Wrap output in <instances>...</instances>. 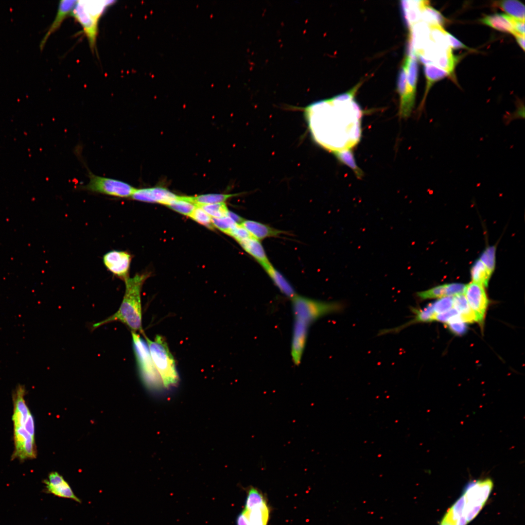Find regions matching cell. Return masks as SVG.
<instances>
[{
  "label": "cell",
  "mask_w": 525,
  "mask_h": 525,
  "mask_svg": "<svg viewBox=\"0 0 525 525\" xmlns=\"http://www.w3.org/2000/svg\"><path fill=\"white\" fill-rule=\"evenodd\" d=\"M359 85L334 98L315 103L307 109L316 140L332 152L350 149L359 141L362 115L354 100Z\"/></svg>",
  "instance_id": "6da1fadb"
},
{
  "label": "cell",
  "mask_w": 525,
  "mask_h": 525,
  "mask_svg": "<svg viewBox=\"0 0 525 525\" xmlns=\"http://www.w3.org/2000/svg\"><path fill=\"white\" fill-rule=\"evenodd\" d=\"M147 277L146 274H138L125 280L124 295L118 310L109 317L94 324L93 327L97 328L106 323L119 321L128 327L132 332L140 331L143 334L140 293Z\"/></svg>",
  "instance_id": "7a4b0ae2"
},
{
  "label": "cell",
  "mask_w": 525,
  "mask_h": 525,
  "mask_svg": "<svg viewBox=\"0 0 525 525\" xmlns=\"http://www.w3.org/2000/svg\"><path fill=\"white\" fill-rule=\"evenodd\" d=\"M145 338L166 394L176 387L179 383V378L174 358L162 336L157 335L154 340H151L145 335Z\"/></svg>",
  "instance_id": "3957f363"
},
{
  "label": "cell",
  "mask_w": 525,
  "mask_h": 525,
  "mask_svg": "<svg viewBox=\"0 0 525 525\" xmlns=\"http://www.w3.org/2000/svg\"><path fill=\"white\" fill-rule=\"evenodd\" d=\"M114 0H78L71 15L80 24L93 53L96 48L98 21L105 9Z\"/></svg>",
  "instance_id": "277c9868"
},
{
  "label": "cell",
  "mask_w": 525,
  "mask_h": 525,
  "mask_svg": "<svg viewBox=\"0 0 525 525\" xmlns=\"http://www.w3.org/2000/svg\"><path fill=\"white\" fill-rule=\"evenodd\" d=\"M294 320L310 327L319 318L342 311L343 304L338 301H323L297 295L291 299Z\"/></svg>",
  "instance_id": "5b68a950"
},
{
  "label": "cell",
  "mask_w": 525,
  "mask_h": 525,
  "mask_svg": "<svg viewBox=\"0 0 525 525\" xmlns=\"http://www.w3.org/2000/svg\"><path fill=\"white\" fill-rule=\"evenodd\" d=\"M134 351L142 380L147 388L157 396L166 394L162 381L152 359L147 343L132 332Z\"/></svg>",
  "instance_id": "8992f818"
},
{
  "label": "cell",
  "mask_w": 525,
  "mask_h": 525,
  "mask_svg": "<svg viewBox=\"0 0 525 525\" xmlns=\"http://www.w3.org/2000/svg\"><path fill=\"white\" fill-rule=\"evenodd\" d=\"M89 181L81 186L82 190L117 198H130L136 188L118 179L99 176L88 172Z\"/></svg>",
  "instance_id": "52a82bcc"
},
{
  "label": "cell",
  "mask_w": 525,
  "mask_h": 525,
  "mask_svg": "<svg viewBox=\"0 0 525 525\" xmlns=\"http://www.w3.org/2000/svg\"><path fill=\"white\" fill-rule=\"evenodd\" d=\"M493 487V483L490 478L469 482L464 489L466 501L464 511L476 505H484Z\"/></svg>",
  "instance_id": "ba28073f"
},
{
  "label": "cell",
  "mask_w": 525,
  "mask_h": 525,
  "mask_svg": "<svg viewBox=\"0 0 525 525\" xmlns=\"http://www.w3.org/2000/svg\"><path fill=\"white\" fill-rule=\"evenodd\" d=\"M464 294L477 322L482 325L489 303L484 286L472 281L466 285Z\"/></svg>",
  "instance_id": "9c48e42d"
},
{
  "label": "cell",
  "mask_w": 525,
  "mask_h": 525,
  "mask_svg": "<svg viewBox=\"0 0 525 525\" xmlns=\"http://www.w3.org/2000/svg\"><path fill=\"white\" fill-rule=\"evenodd\" d=\"M132 257L124 251L112 250L104 255L103 261L105 267L114 276L124 281L129 277Z\"/></svg>",
  "instance_id": "30bf717a"
},
{
  "label": "cell",
  "mask_w": 525,
  "mask_h": 525,
  "mask_svg": "<svg viewBox=\"0 0 525 525\" xmlns=\"http://www.w3.org/2000/svg\"><path fill=\"white\" fill-rule=\"evenodd\" d=\"M178 195L162 187L136 189L131 199L149 203H158L168 206Z\"/></svg>",
  "instance_id": "8fae6325"
},
{
  "label": "cell",
  "mask_w": 525,
  "mask_h": 525,
  "mask_svg": "<svg viewBox=\"0 0 525 525\" xmlns=\"http://www.w3.org/2000/svg\"><path fill=\"white\" fill-rule=\"evenodd\" d=\"M309 328L303 323L294 320L291 354L292 361L296 366H298L301 362L307 342Z\"/></svg>",
  "instance_id": "7c38bea8"
},
{
  "label": "cell",
  "mask_w": 525,
  "mask_h": 525,
  "mask_svg": "<svg viewBox=\"0 0 525 525\" xmlns=\"http://www.w3.org/2000/svg\"><path fill=\"white\" fill-rule=\"evenodd\" d=\"M44 483L48 491L55 496L81 503L80 499L74 494L69 484L58 472H51Z\"/></svg>",
  "instance_id": "4fadbf2b"
},
{
  "label": "cell",
  "mask_w": 525,
  "mask_h": 525,
  "mask_svg": "<svg viewBox=\"0 0 525 525\" xmlns=\"http://www.w3.org/2000/svg\"><path fill=\"white\" fill-rule=\"evenodd\" d=\"M397 91L400 97V116L403 118H408L411 113L415 100L411 97L409 94L406 74L402 65L398 73Z\"/></svg>",
  "instance_id": "5bb4252c"
},
{
  "label": "cell",
  "mask_w": 525,
  "mask_h": 525,
  "mask_svg": "<svg viewBox=\"0 0 525 525\" xmlns=\"http://www.w3.org/2000/svg\"><path fill=\"white\" fill-rule=\"evenodd\" d=\"M78 0H60L56 16L48 29L47 33L41 40L39 48L42 51L49 37L59 28L65 18L71 15Z\"/></svg>",
  "instance_id": "9a60e30c"
},
{
  "label": "cell",
  "mask_w": 525,
  "mask_h": 525,
  "mask_svg": "<svg viewBox=\"0 0 525 525\" xmlns=\"http://www.w3.org/2000/svg\"><path fill=\"white\" fill-rule=\"evenodd\" d=\"M252 237L260 241L268 237L279 236L284 231L257 221L245 220L240 224Z\"/></svg>",
  "instance_id": "2e32d148"
},
{
  "label": "cell",
  "mask_w": 525,
  "mask_h": 525,
  "mask_svg": "<svg viewBox=\"0 0 525 525\" xmlns=\"http://www.w3.org/2000/svg\"><path fill=\"white\" fill-rule=\"evenodd\" d=\"M401 2L403 19L409 29L420 20L422 8L429 5L427 0H402Z\"/></svg>",
  "instance_id": "e0dca14e"
},
{
  "label": "cell",
  "mask_w": 525,
  "mask_h": 525,
  "mask_svg": "<svg viewBox=\"0 0 525 525\" xmlns=\"http://www.w3.org/2000/svg\"><path fill=\"white\" fill-rule=\"evenodd\" d=\"M280 292L290 299L297 294L287 279L271 263L263 267Z\"/></svg>",
  "instance_id": "ac0fdd59"
},
{
  "label": "cell",
  "mask_w": 525,
  "mask_h": 525,
  "mask_svg": "<svg viewBox=\"0 0 525 525\" xmlns=\"http://www.w3.org/2000/svg\"><path fill=\"white\" fill-rule=\"evenodd\" d=\"M483 24L497 30L514 34L512 17L504 14H495L485 16L480 19Z\"/></svg>",
  "instance_id": "d6986e66"
},
{
  "label": "cell",
  "mask_w": 525,
  "mask_h": 525,
  "mask_svg": "<svg viewBox=\"0 0 525 525\" xmlns=\"http://www.w3.org/2000/svg\"><path fill=\"white\" fill-rule=\"evenodd\" d=\"M239 243L245 251L253 257L262 267L270 263L260 241L250 237Z\"/></svg>",
  "instance_id": "ffe728a7"
},
{
  "label": "cell",
  "mask_w": 525,
  "mask_h": 525,
  "mask_svg": "<svg viewBox=\"0 0 525 525\" xmlns=\"http://www.w3.org/2000/svg\"><path fill=\"white\" fill-rule=\"evenodd\" d=\"M249 525H267L269 517V508L266 500L250 509H244Z\"/></svg>",
  "instance_id": "44dd1931"
},
{
  "label": "cell",
  "mask_w": 525,
  "mask_h": 525,
  "mask_svg": "<svg viewBox=\"0 0 525 525\" xmlns=\"http://www.w3.org/2000/svg\"><path fill=\"white\" fill-rule=\"evenodd\" d=\"M457 61L458 58L453 55L451 49H439L432 61L434 65L446 71L450 75L453 74Z\"/></svg>",
  "instance_id": "7402d4cb"
},
{
  "label": "cell",
  "mask_w": 525,
  "mask_h": 525,
  "mask_svg": "<svg viewBox=\"0 0 525 525\" xmlns=\"http://www.w3.org/2000/svg\"><path fill=\"white\" fill-rule=\"evenodd\" d=\"M453 307L465 323L477 322L476 316L463 294L453 297Z\"/></svg>",
  "instance_id": "603a6c76"
},
{
  "label": "cell",
  "mask_w": 525,
  "mask_h": 525,
  "mask_svg": "<svg viewBox=\"0 0 525 525\" xmlns=\"http://www.w3.org/2000/svg\"><path fill=\"white\" fill-rule=\"evenodd\" d=\"M424 73L426 79V86L424 96L422 100L419 110H421L426 97V95L431 86L437 81L450 75L446 71L433 65H425Z\"/></svg>",
  "instance_id": "cb8c5ba5"
},
{
  "label": "cell",
  "mask_w": 525,
  "mask_h": 525,
  "mask_svg": "<svg viewBox=\"0 0 525 525\" xmlns=\"http://www.w3.org/2000/svg\"><path fill=\"white\" fill-rule=\"evenodd\" d=\"M494 5L516 19L525 20V6L515 0H502L495 2Z\"/></svg>",
  "instance_id": "d4e9b609"
},
{
  "label": "cell",
  "mask_w": 525,
  "mask_h": 525,
  "mask_svg": "<svg viewBox=\"0 0 525 525\" xmlns=\"http://www.w3.org/2000/svg\"><path fill=\"white\" fill-rule=\"evenodd\" d=\"M235 195H237V194L210 193L194 196H185V197L187 200L192 202L196 206H201L225 203L228 198Z\"/></svg>",
  "instance_id": "484cf974"
},
{
  "label": "cell",
  "mask_w": 525,
  "mask_h": 525,
  "mask_svg": "<svg viewBox=\"0 0 525 525\" xmlns=\"http://www.w3.org/2000/svg\"><path fill=\"white\" fill-rule=\"evenodd\" d=\"M420 20L429 26L438 25L442 27L447 23V19L439 11L429 5L422 8Z\"/></svg>",
  "instance_id": "4316f807"
},
{
  "label": "cell",
  "mask_w": 525,
  "mask_h": 525,
  "mask_svg": "<svg viewBox=\"0 0 525 525\" xmlns=\"http://www.w3.org/2000/svg\"><path fill=\"white\" fill-rule=\"evenodd\" d=\"M466 501L463 494L448 510L441 522L455 525L457 520L463 515Z\"/></svg>",
  "instance_id": "83f0119b"
},
{
  "label": "cell",
  "mask_w": 525,
  "mask_h": 525,
  "mask_svg": "<svg viewBox=\"0 0 525 525\" xmlns=\"http://www.w3.org/2000/svg\"><path fill=\"white\" fill-rule=\"evenodd\" d=\"M472 281L487 286L491 273L480 260L476 261L471 270Z\"/></svg>",
  "instance_id": "f1b7e54d"
},
{
  "label": "cell",
  "mask_w": 525,
  "mask_h": 525,
  "mask_svg": "<svg viewBox=\"0 0 525 525\" xmlns=\"http://www.w3.org/2000/svg\"><path fill=\"white\" fill-rule=\"evenodd\" d=\"M332 153L341 163L350 167L354 172L357 178L359 179L362 178L363 172L357 165L353 154L350 149L336 151Z\"/></svg>",
  "instance_id": "f546056e"
},
{
  "label": "cell",
  "mask_w": 525,
  "mask_h": 525,
  "mask_svg": "<svg viewBox=\"0 0 525 525\" xmlns=\"http://www.w3.org/2000/svg\"><path fill=\"white\" fill-rule=\"evenodd\" d=\"M168 206L177 212L190 216L197 206L186 199L185 196L178 195L177 198L172 201Z\"/></svg>",
  "instance_id": "4dcf8cb0"
},
{
  "label": "cell",
  "mask_w": 525,
  "mask_h": 525,
  "mask_svg": "<svg viewBox=\"0 0 525 525\" xmlns=\"http://www.w3.org/2000/svg\"><path fill=\"white\" fill-rule=\"evenodd\" d=\"M430 28V39L441 49H451L447 39L446 32L443 28L438 25L429 26Z\"/></svg>",
  "instance_id": "1f68e13d"
},
{
  "label": "cell",
  "mask_w": 525,
  "mask_h": 525,
  "mask_svg": "<svg viewBox=\"0 0 525 525\" xmlns=\"http://www.w3.org/2000/svg\"><path fill=\"white\" fill-rule=\"evenodd\" d=\"M265 500L262 493L257 489L250 487L248 490L245 509H250Z\"/></svg>",
  "instance_id": "d6a6232c"
},
{
  "label": "cell",
  "mask_w": 525,
  "mask_h": 525,
  "mask_svg": "<svg viewBox=\"0 0 525 525\" xmlns=\"http://www.w3.org/2000/svg\"><path fill=\"white\" fill-rule=\"evenodd\" d=\"M212 218L227 216L228 208L225 203L199 206Z\"/></svg>",
  "instance_id": "836d02e7"
},
{
  "label": "cell",
  "mask_w": 525,
  "mask_h": 525,
  "mask_svg": "<svg viewBox=\"0 0 525 525\" xmlns=\"http://www.w3.org/2000/svg\"><path fill=\"white\" fill-rule=\"evenodd\" d=\"M211 220L213 227L227 234L238 225L228 216L220 218H212Z\"/></svg>",
  "instance_id": "e575fe53"
},
{
  "label": "cell",
  "mask_w": 525,
  "mask_h": 525,
  "mask_svg": "<svg viewBox=\"0 0 525 525\" xmlns=\"http://www.w3.org/2000/svg\"><path fill=\"white\" fill-rule=\"evenodd\" d=\"M190 217L195 221L209 228L213 229V226L212 224V217L207 213L203 209L199 206H197Z\"/></svg>",
  "instance_id": "d590c367"
},
{
  "label": "cell",
  "mask_w": 525,
  "mask_h": 525,
  "mask_svg": "<svg viewBox=\"0 0 525 525\" xmlns=\"http://www.w3.org/2000/svg\"><path fill=\"white\" fill-rule=\"evenodd\" d=\"M417 295L420 299L423 300L446 297L445 284L438 285L430 289L418 292Z\"/></svg>",
  "instance_id": "8d00e7d4"
},
{
  "label": "cell",
  "mask_w": 525,
  "mask_h": 525,
  "mask_svg": "<svg viewBox=\"0 0 525 525\" xmlns=\"http://www.w3.org/2000/svg\"><path fill=\"white\" fill-rule=\"evenodd\" d=\"M495 251L496 248L494 246H489L483 252L480 259L491 273L495 267Z\"/></svg>",
  "instance_id": "74e56055"
},
{
  "label": "cell",
  "mask_w": 525,
  "mask_h": 525,
  "mask_svg": "<svg viewBox=\"0 0 525 525\" xmlns=\"http://www.w3.org/2000/svg\"><path fill=\"white\" fill-rule=\"evenodd\" d=\"M450 330L455 334L462 335L467 331V325L458 314L446 323Z\"/></svg>",
  "instance_id": "f35d334b"
},
{
  "label": "cell",
  "mask_w": 525,
  "mask_h": 525,
  "mask_svg": "<svg viewBox=\"0 0 525 525\" xmlns=\"http://www.w3.org/2000/svg\"><path fill=\"white\" fill-rule=\"evenodd\" d=\"M432 303L435 314H440L451 309L453 307V298L445 297Z\"/></svg>",
  "instance_id": "ab89813d"
},
{
  "label": "cell",
  "mask_w": 525,
  "mask_h": 525,
  "mask_svg": "<svg viewBox=\"0 0 525 525\" xmlns=\"http://www.w3.org/2000/svg\"><path fill=\"white\" fill-rule=\"evenodd\" d=\"M228 234L233 237L238 243L252 237L245 228L239 224L231 230Z\"/></svg>",
  "instance_id": "60d3db41"
},
{
  "label": "cell",
  "mask_w": 525,
  "mask_h": 525,
  "mask_svg": "<svg viewBox=\"0 0 525 525\" xmlns=\"http://www.w3.org/2000/svg\"><path fill=\"white\" fill-rule=\"evenodd\" d=\"M466 285L462 283H453L445 284L446 297L455 296L464 294Z\"/></svg>",
  "instance_id": "b9f144b4"
},
{
  "label": "cell",
  "mask_w": 525,
  "mask_h": 525,
  "mask_svg": "<svg viewBox=\"0 0 525 525\" xmlns=\"http://www.w3.org/2000/svg\"><path fill=\"white\" fill-rule=\"evenodd\" d=\"M458 314L457 311L455 309H452L446 312L440 314H435L433 317V320H437L446 323L452 317Z\"/></svg>",
  "instance_id": "7bdbcfd3"
},
{
  "label": "cell",
  "mask_w": 525,
  "mask_h": 525,
  "mask_svg": "<svg viewBox=\"0 0 525 525\" xmlns=\"http://www.w3.org/2000/svg\"><path fill=\"white\" fill-rule=\"evenodd\" d=\"M484 506V505H476L464 511L463 515L466 517L468 523L472 521L477 515Z\"/></svg>",
  "instance_id": "ee69618b"
},
{
  "label": "cell",
  "mask_w": 525,
  "mask_h": 525,
  "mask_svg": "<svg viewBox=\"0 0 525 525\" xmlns=\"http://www.w3.org/2000/svg\"><path fill=\"white\" fill-rule=\"evenodd\" d=\"M446 36L448 40V42L451 48L458 49H470L461 42L458 40L457 39L453 36L451 34L448 32H446Z\"/></svg>",
  "instance_id": "f6af8a7d"
},
{
  "label": "cell",
  "mask_w": 525,
  "mask_h": 525,
  "mask_svg": "<svg viewBox=\"0 0 525 525\" xmlns=\"http://www.w3.org/2000/svg\"><path fill=\"white\" fill-rule=\"evenodd\" d=\"M514 34H518L525 36V20H520L512 17ZM513 34V35H514Z\"/></svg>",
  "instance_id": "bcb514c9"
},
{
  "label": "cell",
  "mask_w": 525,
  "mask_h": 525,
  "mask_svg": "<svg viewBox=\"0 0 525 525\" xmlns=\"http://www.w3.org/2000/svg\"><path fill=\"white\" fill-rule=\"evenodd\" d=\"M227 216L231 218L233 221H234L237 224L240 225L242 222L244 220L243 218L239 216L238 215L230 211H228Z\"/></svg>",
  "instance_id": "7dc6e473"
},
{
  "label": "cell",
  "mask_w": 525,
  "mask_h": 525,
  "mask_svg": "<svg viewBox=\"0 0 525 525\" xmlns=\"http://www.w3.org/2000/svg\"><path fill=\"white\" fill-rule=\"evenodd\" d=\"M517 41V43L522 48L523 51L525 50V36L520 35L518 34H515L513 35Z\"/></svg>",
  "instance_id": "c3c4849f"
},
{
  "label": "cell",
  "mask_w": 525,
  "mask_h": 525,
  "mask_svg": "<svg viewBox=\"0 0 525 525\" xmlns=\"http://www.w3.org/2000/svg\"><path fill=\"white\" fill-rule=\"evenodd\" d=\"M237 525H249L245 515L242 512L237 517Z\"/></svg>",
  "instance_id": "681fc988"
},
{
  "label": "cell",
  "mask_w": 525,
  "mask_h": 525,
  "mask_svg": "<svg viewBox=\"0 0 525 525\" xmlns=\"http://www.w3.org/2000/svg\"><path fill=\"white\" fill-rule=\"evenodd\" d=\"M468 523L466 517L463 515L457 520L455 525H467Z\"/></svg>",
  "instance_id": "f907efd6"
},
{
  "label": "cell",
  "mask_w": 525,
  "mask_h": 525,
  "mask_svg": "<svg viewBox=\"0 0 525 525\" xmlns=\"http://www.w3.org/2000/svg\"><path fill=\"white\" fill-rule=\"evenodd\" d=\"M439 525H451L450 524H448V523H446L440 522Z\"/></svg>",
  "instance_id": "816d5d0a"
}]
</instances>
